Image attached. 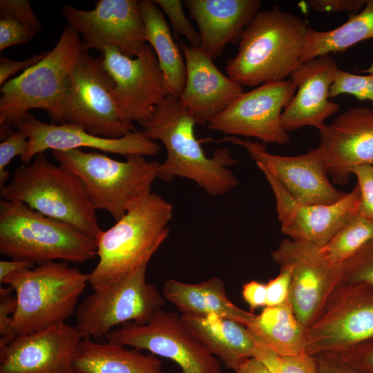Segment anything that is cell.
I'll list each match as a JSON object with an SVG mask.
<instances>
[{
  "label": "cell",
  "mask_w": 373,
  "mask_h": 373,
  "mask_svg": "<svg viewBox=\"0 0 373 373\" xmlns=\"http://www.w3.org/2000/svg\"><path fill=\"white\" fill-rule=\"evenodd\" d=\"M139 6L146 41L154 50L169 95L179 98L186 78L184 56L174 41L162 10L154 1L141 0Z\"/></svg>",
  "instance_id": "f1b7e54d"
},
{
  "label": "cell",
  "mask_w": 373,
  "mask_h": 373,
  "mask_svg": "<svg viewBox=\"0 0 373 373\" xmlns=\"http://www.w3.org/2000/svg\"><path fill=\"white\" fill-rule=\"evenodd\" d=\"M296 90L290 79L260 85L242 93L207 126L229 136L254 137L263 144H286L290 137L281 116Z\"/></svg>",
  "instance_id": "5bb4252c"
},
{
  "label": "cell",
  "mask_w": 373,
  "mask_h": 373,
  "mask_svg": "<svg viewBox=\"0 0 373 373\" xmlns=\"http://www.w3.org/2000/svg\"><path fill=\"white\" fill-rule=\"evenodd\" d=\"M264 174L274 193L281 231L291 240L323 247L338 229L358 212L357 184L332 204H304L296 202L266 169Z\"/></svg>",
  "instance_id": "d6986e66"
},
{
  "label": "cell",
  "mask_w": 373,
  "mask_h": 373,
  "mask_svg": "<svg viewBox=\"0 0 373 373\" xmlns=\"http://www.w3.org/2000/svg\"><path fill=\"white\" fill-rule=\"evenodd\" d=\"M49 50L35 54L24 60L17 61L1 55L0 56V85L2 86L9 78L19 70H26L40 62L48 53Z\"/></svg>",
  "instance_id": "b9f144b4"
},
{
  "label": "cell",
  "mask_w": 373,
  "mask_h": 373,
  "mask_svg": "<svg viewBox=\"0 0 373 373\" xmlns=\"http://www.w3.org/2000/svg\"><path fill=\"white\" fill-rule=\"evenodd\" d=\"M254 357L274 373H320L314 356L306 352L280 356L258 345Z\"/></svg>",
  "instance_id": "d6a6232c"
},
{
  "label": "cell",
  "mask_w": 373,
  "mask_h": 373,
  "mask_svg": "<svg viewBox=\"0 0 373 373\" xmlns=\"http://www.w3.org/2000/svg\"><path fill=\"white\" fill-rule=\"evenodd\" d=\"M258 346L277 356L305 352L307 328L296 318L290 300L276 307H265L247 326Z\"/></svg>",
  "instance_id": "83f0119b"
},
{
  "label": "cell",
  "mask_w": 373,
  "mask_h": 373,
  "mask_svg": "<svg viewBox=\"0 0 373 373\" xmlns=\"http://www.w3.org/2000/svg\"><path fill=\"white\" fill-rule=\"evenodd\" d=\"M305 21L275 5L260 11L245 29L227 75L242 86L283 81L300 63L309 30Z\"/></svg>",
  "instance_id": "7a4b0ae2"
},
{
  "label": "cell",
  "mask_w": 373,
  "mask_h": 373,
  "mask_svg": "<svg viewBox=\"0 0 373 373\" xmlns=\"http://www.w3.org/2000/svg\"><path fill=\"white\" fill-rule=\"evenodd\" d=\"M341 283L373 286V238L343 264Z\"/></svg>",
  "instance_id": "e575fe53"
},
{
  "label": "cell",
  "mask_w": 373,
  "mask_h": 373,
  "mask_svg": "<svg viewBox=\"0 0 373 373\" xmlns=\"http://www.w3.org/2000/svg\"><path fill=\"white\" fill-rule=\"evenodd\" d=\"M52 155L81 180L95 209L107 211L115 222L133 203L151 192L160 166L139 154L126 156V161L80 149L52 151Z\"/></svg>",
  "instance_id": "52a82bcc"
},
{
  "label": "cell",
  "mask_w": 373,
  "mask_h": 373,
  "mask_svg": "<svg viewBox=\"0 0 373 373\" xmlns=\"http://www.w3.org/2000/svg\"><path fill=\"white\" fill-rule=\"evenodd\" d=\"M171 204L152 191L133 203L126 214L96 238L99 261L88 274L94 291L124 278L149 262L169 234Z\"/></svg>",
  "instance_id": "3957f363"
},
{
  "label": "cell",
  "mask_w": 373,
  "mask_h": 373,
  "mask_svg": "<svg viewBox=\"0 0 373 373\" xmlns=\"http://www.w3.org/2000/svg\"><path fill=\"white\" fill-rule=\"evenodd\" d=\"M341 94L353 95L360 101L369 100L373 105V75H356L338 69L330 87L329 97Z\"/></svg>",
  "instance_id": "836d02e7"
},
{
  "label": "cell",
  "mask_w": 373,
  "mask_h": 373,
  "mask_svg": "<svg viewBox=\"0 0 373 373\" xmlns=\"http://www.w3.org/2000/svg\"><path fill=\"white\" fill-rule=\"evenodd\" d=\"M178 46L186 67L179 102L198 124L207 125L245 92L243 86L224 75L200 48L182 40Z\"/></svg>",
  "instance_id": "7402d4cb"
},
{
  "label": "cell",
  "mask_w": 373,
  "mask_h": 373,
  "mask_svg": "<svg viewBox=\"0 0 373 373\" xmlns=\"http://www.w3.org/2000/svg\"><path fill=\"white\" fill-rule=\"evenodd\" d=\"M220 142H229L244 148L258 168L269 172L300 204H332L346 193L332 185L319 146L304 154L284 156L270 153L262 142L236 136L226 135Z\"/></svg>",
  "instance_id": "9a60e30c"
},
{
  "label": "cell",
  "mask_w": 373,
  "mask_h": 373,
  "mask_svg": "<svg viewBox=\"0 0 373 373\" xmlns=\"http://www.w3.org/2000/svg\"><path fill=\"white\" fill-rule=\"evenodd\" d=\"M62 13L83 36V49L102 52L112 47L135 57L146 44L139 1L98 0L91 10L64 5Z\"/></svg>",
  "instance_id": "e0dca14e"
},
{
  "label": "cell",
  "mask_w": 373,
  "mask_h": 373,
  "mask_svg": "<svg viewBox=\"0 0 373 373\" xmlns=\"http://www.w3.org/2000/svg\"><path fill=\"white\" fill-rule=\"evenodd\" d=\"M102 55L114 81L113 96L124 117L139 124L149 120L157 106L169 95L153 48L146 43L135 57L112 47L104 49Z\"/></svg>",
  "instance_id": "2e32d148"
},
{
  "label": "cell",
  "mask_w": 373,
  "mask_h": 373,
  "mask_svg": "<svg viewBox=\"0 0 373 373\" xmlns=\"http://www.w3.org/2000/svg\"><path fill=\"white\" fill-rule=\"evenodd\" d=\"M196 124L178 98L168 95L152 117L140 124L147 138L161 142L166 149V157L160 163L157 178L167 182L176 177L186 178L211 195H224L238 184L229 169L238 160L228 148L216 149L212 157H207L195 135Z\"/></svg>",
  "instance_id": "6da1fadb"
},
{
  "label": "cell",
  "mask_w": 373,
  "mask_h": 373,
  "mask_svg": "<svg viewBox=\"0 0 373 373\" xmlns=\"http://www.w3.org/2000/svg\"><path fill=\"white\" fill-rule=\"evenodd\" d=\"M156 5L167 15L173 30L183 35L191 46L200 48L201 39L197 31L186 18L180 0H155Z\"/></svg>",
  "instance_id": "d590c367"
},
{
  "label": "cell",
  "mask_w": 373,
  "mask_h": 373,
  "mask_svg": "<svg viewBox=\"0 0 373 373\" xmlns=\"http://www.w3.org/2000/svg\"><path fill=\"white\" fill-rule=\"evenodd\" d=\"M114 85L103 55L93 57L83 49L68 80L63 122L105 138H119L135 131L133 123L124 117L115 100Z\"/></svg>",
  "instance_id": "9c48e42d"
},
{
  "label": "cell",
  "mask_w": 373,
  "mask_h": 373,
  "mask_svg": "<svg viewBox=\"0 0 373 373\" xmlns=\"http://www.w3.org/2000/svg\"><path fill=\"white\" fill-rule=\"evenodd\" d=\"M235 373H272L259 359L252 357L244 362Z\"/></svg>",
  "instance_id": "7dc6e473"
},
{
  "label": "cell",
  "mask_w": 373,
  "mask_h": 373,
  "mask_svg": "<svg viewBox=\"0 0 373 373\" xmlns=\"http://www.w3.org/2000/svg\"><path fill=\"white\" fill-rule=\"evenodd\" d=\"M180 318L207 350L227 368L235 371L254 357L258 344L247 326L216 314H181Z\"/></svg>",
  "instance_id": "d4e9b609"
},
{
  "label": "cell",
  "mask_w": 373,
  "mask_h": 373,
  "mask_svg": "<svg viewBox=\"0 0 373 373\" xmlns=\"http://www.w3.org/2000/svg\"><path fill=\"white\" fill-rule=\"evenodd\" d=\"M242 296L248 304L251 312L258 307H266V284L257 280H251L242 286Z\"/></svg>",
  "instance_id": "f6af8a7d"
},
{
  "label": "cell",
  "mask_w": 373,
  "mask_h": 373,
  "mask_svg": "<svg viewBox=\"0 0 373 373\" xmlns=\"http://www.w3.org/2000/svg\"><path fill=\"white\" fill-rule=\"evenodd\" d=\"M35 265L30 261L21 260H1L0 261V282L3 283L4 279L9 275L19 271L31 268Z\"/></svg>",
  "instance_id": "bcb514c9"
},
{
  "label": "cell",
  "mask_w": 373,
  "mask_h": 373,
  "mask_svg": "<svg viewBox=\"0 0 373 373\" xmlns=\"http://www.w3.org/2000/svg\"><path fill=\"white\" fill-rule=\"evenodd\" d=\"M107 342L175 362L181 373H222L220 361L190 332L175 312L161 309L145 324L128 322L105 336Z\"/></svg>",
  "instance_id": "8fae6325"
},
{
  "label": "cell",
  "mask_w": 373,
  "mask_h": 373,
  "mask_svg": "<svg viewBox=\"0 0 373 373\" xmlns=\"http://www.w3.org/2000/svg\"><path fill=\"white\" fill-rule=\"evenodd\" d=\"M82 50L79 34L66 26L55 47L40 62L1 87L0 124L15 127L35 108L46 111L52 124L63 122L68 80Z\"/></svg>",
  "instance_id": "ba28073f"
},
{
  "label": "cell",
  "mask_w": 373,
  "mask_h": 373,
  "mask_svg": "<svg viewBox=\"0 0 373 373\" xmlns=\"http://www.w3.org/2000/svg\"><path fill=\"white\" fill-rule=\"evenodd\" d=\"M361 73H366V74H372L373 75V61L372 62V64L370 66L365 70H362L361 71Z\"/></svg>",
  "instance_id": "c3c4849f"
},
{
  "label": "cell",
  "mask_w": 373,
  "mask_h": 373,
  "mask_svg": "<svg viewBox=\"0 0 373 373\" xmlns=\"http://www.w3.org/2000/svg\"><path fill=\"white\" fill-rule=\"evenodd\" d=\"M82 339L66 322L16 336L0 347V373H77L74 361Z\"/></svg>",
  "instance_id": "ac0fdd59"
},
{
  "label": "cell",
  "mask_w": 373,
  "mask_h": 373,
  "mask_svg": "<svg viewBox=\"0 0 373 373\" xmlns=\"http://www.w3.org/2000/svg\"><path fill=\"white\" fill-rule=\"evenodd\" d=\"M1 199L22 202L46 216L70 224L96 239L102 231L96 209L81 180L44 152L17 167L1 188Z\"/></svg>",
  "instance_id": "5b68a950"
},
{
  "label": "cell",
  "mask_w": 373,
  "mask_h": 373,
  "mask_svg": "<svg viewBox=\"0 0 373 373\" xmlns=\"http://www.w3.org/2000/svg\"><path fill=\"white\" fill-rule=\"evenodd\" d=\"M338 70L329 55L301 62L290 75L297 91L284 109L281 119L287 132L304 126L318 131L326 119L336 113L339 105L329 99L330 87Z\"/></svg>",
  "instance_id": "603a6c76"
},
{
  "label": "cell",
  "mask_w": 373,
  "mask_h": 373,
  "mask_svg": "<svg viewBox=\"0 0 373 373\" xmlns=\"http://www.w3.org/2000/svg\"><path fill=\"white\" fill-rule=\"evenodd\" d=\"M351 172L359 190L358 213L373 221V164L355 166Z\"/></svg>",
  "instance_id": "74e56055"
},
{
  "label": "cell",
  "mask_w": 373,
  "mask_h": 373,
  "mask_svg": "<svg viewBox=\"0 0 373 373\" xmlns=\"http://www.w3.org/2000/svg\"><path fill=\"white\" fill-rule=\"evenodd\" d=\"M41 24L28 0L0 1V50L30 41Z\"/></svg>",
  "instance_id": "4dcf8cb0"
},
{
  "label": "cell",
  "mask_w": 373,
  "mask_h": 373,
  "mask_svg": "<svg viewBox=\"0 0 373 373\" xmlns=\"http://www.w3.org/2000/svg\"><path fill=\"white\" fill-rule=\"evenodd\" d=\"M15 127L23 131L28 137V149L20 157L24 165L29 164L38 153L48 149L67 151L87 147L125 157L134 154L154 156L161 150L159 144L147 138L142 131L131 132L119 138H105L92 135L82 127L65 122L44 123L30 113Z\"/></svg>",
  "instance_id": "ffe728a7"
},
{
  "label": "cell",
  "mask_w": 373,
  "mask_h": 373,
  "mask_svg": "<svg viewBox=\"0 0 373 373\" xmlns=\"http://www.w3.org/2000/svg\"><path fill=\"white\" fill-rule=\"evenodd\" d=\"M198 27L200 49L213 60L228 44L240 41L249 23L260 11V0H186Z\"/></svg>",
  "instance_id": "cb8c5ba5"
},
{
  "label": "cell",
  "mask_w": 373,
  "mask_h": 373,
  "mask_svg": "<svg viewBox=\"0 0 373 373\" xmlns=\"http://www.w3.org/2000/svg\"><path fill=\"white\" fill-rule=\"evenodd\" d=\"M162 295L182 314L198 316L216 314L245 326L251 323L256 315L241 309L229 299L224 283L218 277H213L197 284L169 279L163 285Z\"/></svg>",
  "instance_id": "484cf974"
},
{
  "label": "cell",
  "mask_w": 373,
  "mask_h": 373,
  "mask_svg": "<svg viewBox=\"0 0 373 373\" xmlns=\"http://www.w3.org/2000/svg\"><path fill=\"white\" fill-rule=\"evenodd\" d=\"M88 283V274L68 262L37 265L7 276L3 283L13 289L17 298L12 316L15 336L66 322L75 314Z\"/></svg>",
  "instance_id": "8992f818"
},
{
  "label": "cell",
  "mask_w": 373,
  "mask_h": 373,
  "mask_svg": "<svg viewBox=\"0 0 373 373\" xmlns=\"http://www.w3.org/2000/svg\"><path fill=\"white\" fill-rule=\"evenodd\" d=\"M0 254L35 265L57 260L84 263L97 256V243L70 224L1 198Z\"/></svg>",
  "instance_id": "277c9868"
},
{
  "label": "cell",
  "mask_w": 373,
  "mask_h": 373,
  "mask_svg": "<svg viewBox=\"0 0 373 373\" xmlns=\"http://www.w3.org/2000/svg\"><path fill=\"white\" fill-rule=\"evenodd\" d=\"M318 131L319 146L334 183L346 184L354 167L373 164L372 109L352 108Z\"/></svg>",
  "instance_id": "44dd1931"
},
{
  "label": "cell",
  "mask_w": 373,
  "mask_h": 373,
  "mask_svg": "<svg viewBox=\"0 0 373 373\" xmlns=\"http://www.w3.org/2000/svg\"><path fill=\"white\" fill-rule=\"evenodd\" d=\"M350 14L345 23L334 29L319 31L309 28L300 63L332 52H344L360 41L372 38L373 0H367L360 12Z\"/></svg>",
  "instance_id": "f546056e"
},
{
  "label": "cell",
  "mask_w": 373,
  "mask_h": 373,
  "mask_svg": "<svg viewBox=\"0 0 373 373\" xmlns=\"http://www.w3.org/2000/svg\"><path fill=\"white\" fill-rule=\"evenodd\" d=\"M373 339V286L340 284L307 329L305 352L336 353Z\"/></svg>",
  "instance_id": "7c38bea8"
},
{
  "label": "cell",
  "mask_w": 373,
  "mask_h": 373,
  "mask_svg": "<svg viewBox=\"0 0 373 373\" xmlns=\"http://www.w3.org/2000/svg\"><path fill=\"white\" fill-rule=\"evenodd\" d=\"M367 0H309L307 4L317 12H350L357 13L365 6Z\"/></svg>",
  "instance_id": "7bdbcfd3"
},
{
  "label": "cell",
  "mask_w": 373,
  "mask_h": 373,
  "mask_svg": "<svg viewBox=\"0 0 373 373\" xmlns=\"http://www.w3.org/2000/svg\"><path fill=\"white\" fill-rule=\"evenodd\" d=\"M313 356L320 373H362L334 353H321Z\"/></svg>",
  "instance_id": "ee69618b"
},
{
  "label": "cell",
  "mask_w": 373,
  "mask_h": 373,
  "mask_svg": "<svg viewBox=\"0 0 373 373\" xmlns=\"http://www.w3.org/2000/svg\"><path fill=\"white\" fill-rule=\"evenodd\" d=\"M29 140L27 134L21 129L3 140L0 144V187L6 186L10 178V173L6 167L12 160L19 155L22 156L28 150Z\"/></svg>",
  "instance_id": "8d00e7d4"
},
{
  "label": "cell",
  "mask_w": 373,
  "mask_h": 373,
  "mask_svg": "<svg viewBox=\"0 0 373 373\" xmlns=\"http://www.w3.org/2000/svg\"><path fill=\"white\" fill-rule=\"evenodd\" d=\"M271 256L280 269L290 271V302L296 318L307 329L340 284L343 265L329 260L322 247L289 238L283 240Z\"/></svg>",
  "instance_id": "4fadbf2b"
},
{
  "label": "cell",
  "mask_w": 373,
  "mask_h": 373,
  "mask_svg": "<svg viewBox=\"0 0 373 373\" xmlns=\"http://www.w3.org/2000/svg\"><path fill=\"white\" fill-rule=\"evenodd\" d=\"M13 289L8 285L0 287V347L10 342L16 336L12 329V316L17 307Z\"/></svg>",
  "instance_id": "f35d334b"
},
{
  "label": "cell",
  "mask_w": 373,
  "mask_h": 373,
  "mask_svg": "<svg viewBox=\"0 0 373 373\" xmlns=\"http://www.w3.org/2000/svg\"><path fill=\"white\" fill-rule=\"evenodd\" d=\"M373 238V221L358 212L352 216L322 249L332 262L342 265Z\"/></svg>",
  "instance_id": "1f68e13d"
},
{
  "label": "cell",
  "mask_w": 373,
  "mask_h": 373,
  "mask_svg": "<svg viewBox=\"0 0 373 373\" xmlns=\"http://www.w3.org/2000/svg\"><path fill=\"white\" fill-rule=\"evenodd\" d=\"M291 282L290 271L280 269L278 276L266 284V307H276L289 301Z\"/></svg>",
  "instance_id": "60d3db41"
},
{
  "label": "cell",
  "mask_w": 373,
  "mask_h": 373,
  "mask_svg": "<svg viewBox=\"0 0 373 373\" xmlns=\"http://www.w3.org/2000/svg\"><path fill=\"white\" fill-rule=\"evenodd\" d=\"M149 262L84 299L75 312V327L84 339L105 336L119 324L146 323L164 305V297L146 281Z\"/></svg>",
  "instance_id": "30bf717a"
},
{
  "label": "cell",
  "mask_w": 373,
  "mask_h": 373,
  "mask_svg": "<svg viewBox=\"0 0 373 373\" xmlns=\"http://www.w3.org/2000/svg\"><path fill=\"white\" fill-rule=\"evenodd\" d=\"M126 347L83 338L74 361L77 373H164L157 356Z\"/></svg>",
  "instance_id": "4316f807"
},
{
  "label": "cell",
  "mask_w": 373,
  "mask_h": 373,
  "mask_svg": "<svg viewBox=\"0 0 373 373\" xmlns=\"http://www.w3.org/2000/svg\"><path fill=\"white\" fill-rule=\"evenodd\" d=\"M334 354L362 373H373V339Z\"/></svg>",
  "instance_id": "ab89813d"
}]
</instances>
